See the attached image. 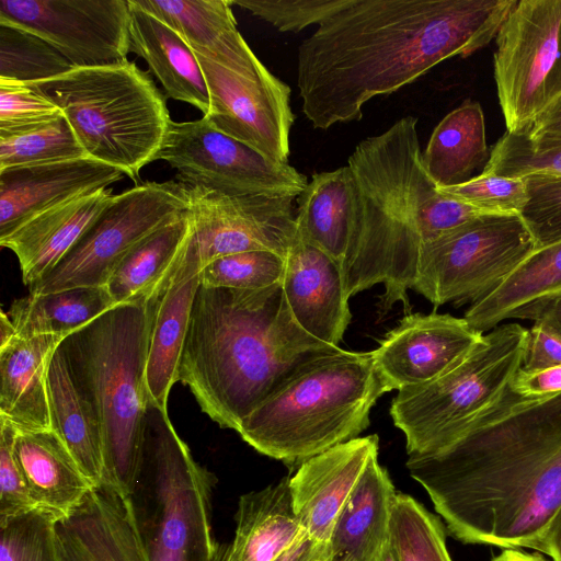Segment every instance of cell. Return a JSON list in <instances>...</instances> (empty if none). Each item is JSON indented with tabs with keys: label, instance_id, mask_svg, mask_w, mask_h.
Segmentation results:
<instances>
[{
	"label": "cell",
	"instance_id": "cell-1",
	"mask_svg": "<svg viewBox=\"0 0 561 561\" xmlns=\"http://www.w3.org/2000/svg\"><path fill=\"white\" fill-rule=\"evenodd\" d=\"M407 468L455 539L538 551L561 505V391L525 397L510 386Z\"/></svg>",
	"mask_w": 561,
	"mask_h": 561
},
{
	"label": "cell",
	"instance_id": "cell-2",
	"mask_svg": "<svg viewBox=\"0 0 561 561\" xmlns=\"http://www.w3.org/2000/svg\"><path fill=\"white\" fill-rule=\"evenodd\" d=\"M516 0H347L298 48L301 110L313 128L359 121L366 102L486 46Z\"/></svg>",
	"mask_w": 561,
	"mask_h": 561
},
{
	"label": "cell",
	"instance_id": "cell-3",
	"mask_svg": "<svg viewBox=\"0 0 561 561\" xmlns=\"http://www.w3.org/2000/svg\"><path fill=\"white\" fill-rule=\"evenodd\" d=\"M330 346L297 324L280 283L262 289L201 285L179 381L214 422L238 432L289 370Z\"/></svg>",
	"mask_w": 561,
	"mask_h": 561
},
{
	"label": "cell",
	"instance_id": "cell-4",
	"mask_svg": "<svg viewBox=\"0 0 561 561\" xmlns=\"http://www.w3.org/2000/svg\"><path fill=\"white\" fill-rule=\"evenodd\" d=\"M417 118L404 116L362 140L348 158L354 185L350 242L341 265L347 296L385 285L382 311L411 289L423 245L421 206L436 188L422 162Z\"/></svg>",
	"mask_w": 561,
	"mask_h": 561
},
{
	"label": "cell",
	"instance_id": "cell-5",
	"mask_svg": "<svg viewBox=\"0 0 561 561\" xmlns=\"http://www.w3.org/2000/svg\"><path fill=\"white\" fill-rule=\"evenodd\" d=\"M391 388L371 352L330 346L297 364L242 421L238 433L256 451L297 469L358 437L376 401Z\"/></svg>",
	"mask_w": 561,
	"mask_h": 561
},
{
	"label": "cell",
	"instance_id": "cell-6",
	"mask_svg": "<svg viewBox=\"0 0 561 561\" xmlns=\"http://www.w3.org/2000/svg\"><path fill=\"white\" fill-rule=\"evenodd\" d=\"M147 305H116L59 344L101 425L105 477L134 493L140 474L145 415Z\"/></svg>",
	"mask_w": 561,
	"mask_h": 561
},
{
	"label": "cell",
	"instance_id": "cell-7",
	"mask_svg": "<svg viewBox=\"0 0 561 561\" xmlns=\"http://www.w3.org/2000/svg\"><path fill=\"white\" fill-rule=\"evenodd\" d=\"M26 87L55 104L88 157L137 182L154 161L171 118L165 99L135 62L73 68Z\"/></svg>",
	"mask_w": 561,
	"mask_h": 561
},
{
	"label": "cell",
	"instance_id": "cell-8",
	"mask_svg": "<svg viewBox=\"0 0 561 561\" xmlns=\"http://www.w3.org/2000/svg\"><path fill=\"white\" fill-rule=\"evenodd\" d=\"M527 336L517 322L497 325L436 378L398 390L390 415L408 456L432 453L500 398L522 367Z\"/></svg>",
	"mask_w": 561,
	"mask_h": 561
},
{
	"label": "cell",
	"instance_id": "cell-9",
	"mask_svg": "<svg viewBox=\"0 0 561 561\" xmlns=\"http://www.w3.org/2000/svg\"><path fill=\"white\" fill-rule=\"evenodd\" d=\"M149 480L152 512L144 534L150 551L180 561H214L219 545L211 530L213 476L192 456L168 411L149 401L139 479Z\"/></svg>",
	"mask_w": 561,
	"mask_h": 561
},
{
	"label": "cell",
	"instance_id": "cell-10",
	"mask_svg": "<svg viewBox=\"0 0 561 561\" xmlns=\"http://www.w3.org/2000/svg\"><path fill=\"white\" fill-rule=\"evenodd\" d=\"M536 249L518 214H484L422 245L411 289L435 307L472 304Z\"/></svg>",
	"mask_w": 561,
	"mask_h": 561
},
{
	"label": "cell",
	"instance_id": "cell-11",
	"mask_svg": "<svg viewBox=\"0 0 561 561\" xmlns=\"http://www.w3.org/2000/svg\"><path fill=\"white\" fill-rule=\"evenodd\" d=\"M188 208L185 187L175 180L145 182L113 195L66 256L28 287L30 294L105 286L134 245Z\"/></svg>",
	"mask_w": 561,
	"mask_h": 561
},
{
	"label": "cell",
	"instance_id": "cell-12",
	"mask_svg": "<svg viewBox=\"0 0 561 561\" xmlns=\"http://www.w3.org/2000/svg\"><path fill=\"white\" fill-rule=\"evenodd\" d=\"M494 78L507 131L561 95V0H520L496 34Z\"/></svg>",
	"mask_w": 561,
	"mask_h": 561
},
{
	"label": "cell",
	"instance_id": "cell-13",
	"mask_svg": "<svg viewBox=\"0 0 561 561\" xmlns=\"http://www.w3.org/2000/svg\"><path fill=\"white\" fill-rule=\"evenodd\" d=\"M156 160L176 170L175 181L229 194L298 197L308 185L288 162L270 159L215 129L204 118L171 122Z\"/></svg>",
	"mask_w": 561,
	"mask_h": 561
},
{
	"label": "cell",
	"instance_id": "cell-14",
	"mask_svg": "<svg viewBox=\"0 0 561 561\" xmlns=\"http://www.w3.org/2000/svg\"><path fill=\"white\" fill-rule=\"evenodd\" d=\"M182 185L193 218L183 265L201 272L218 257L255 250L273 251L285 257L296 236L295 198Z\"/></svg>",
	"mask_w": 561,
	"mask_h": 561
},
{
	"label": "cell",
	"instance_id": "cell-15",
	"mask_svg": "<svg viewBox=\"0 0 561 561\" xmlns=\"http://www.w3.org/2000/svg\"><path fill=\"white\" fill-rule=\"evenodd\" d=\"M129 21L128 0H0V22L38 35L75 68L126 61Z\"/></svg>",
	"mask_w": 561,
	"mask_h": 561
},
{
	"label": "cell",
	"instance_id": "cell-16",
	"mask_svg": "<svg viewBox=\"0 0 561 561\" xmlns=\"http://www.w3.org/2000/svg\"><path fill=\"white\" fill-rule=\"evenodd\" d=\"M195 55L206 78L210 102L203 117L215 129L265 157L287 162L295 119L288 84L264 65L256 71L241 73Z\"/></svg>",
	"mask_w": 561,
	"mask_h": 561
},
{
	"label": "cell",
	"instance_id": "cell-17",
	"mask_svg": "<svg viewBox=\"0 0 561 561\" xmlns=\"http://www.w3.org/2000/svg\"><path fill=\"white\" fill-rule=\"evenodd\" d=\"M55 529L62 561H151L133 493L106 477Z\"/></svg>",
	"mask_w": 561,
	"mask_h": 561
},
{
	"label": "cell",
	"instance_id": "cell-18",
	"mask_svg": "<svg viewBox=\"0 0 561 561\" xmlns=\"http://www.w3.org/2000/svg\"><path fill=\"white\" fill-rule=\"evenodd\" d=\"M465 318L410 313L371 351L391 390L427 382L459 362L482 337Z\"/></svg>",
	"mask_w": 561,
	"mask_h": 561
},
{
	"label": "cell",
	"instance_id": "cell-19",
	"mask_svg": "<svg viewBox=\"0 0 561 561\" xmlns=\"http://www.w3.org/2000/svg\"><path fill=\"white\" fill-rule=\"evenodd\" d=\"M124 172L90 157L0 171V239L36 215L107 188Z\"/></svg>",
	"mask_w": 561,
	"mask_h": 561
},
{
	"label": "cell",
	"instance_id": "cell-20",
	"mask_svg": "<svg viewBox=\"0 0 561 561\" xmlns=\"http://www.w3.org/2000/svg\"><path fill=\"white\" fill-rule=\"evenodd\" d=\"M280 284L297 324L316 340L339 346L352 319L339 263L296 233Z\"/></svg>",
	"mask_w": 561,
	"mask_h": 561
},
{
	"label": "cell",
	"instance_id": "cell-21",
	"mask_svg": "<svg viewBox=\"0 0 561 561\" xmlns=\"http://www.w3.org/2000/svg\"><path fill=\"white\" fill-rule=\"evenodd\" d=\"M378 449L377 435L356 437L296 469L289 488L294 510L308 536L328 543L337 515Z\"/></svg>",
	"mask_w": 561,
	"mask_h": 561
},
{
	"label": "cell",
	"instance_id": "cell-22",
	"mask_svg": "<svg viewBox=\"0 0 561 561\" xmlns=\"http://www.w3.org/2000/svg\"><path fill=\"white\" fill-rule=\"evenodd\" d=\"M201 272L180 263L146 302L148 310L145 383L149 401L168 411L186 340L193 302L201 286Z\"/></svg>",
	"mask_w": 561,
	"mask_h": 561
},
{
	"label": "cell",
	"instance_id": "cell-23",
	"mask_svg": "<svg viewBox=\"0 0 561 561\" xmlns=\"http://www.w3.org/2000/svg\"><path fill=\"white\" fill-rule=\"evenodd\" d=\"M113 195L111 188H103L76 197L36 215L0 239V245L16 256L23 283L30 287L53 270Z\"/></svg>",
	"mask_w": 561,
	"mask_h": 561
},
{
	"label": "cell",
	"instance_id": "cell-24",
	"mask_svg": "<svg viewBox=\"0 0 561 561\" xmlns=\"http://www.w3.org/2000/svg\"><path fill=\"white\" fill-rule=\"evenodd\" d=\"M175 32L195 54L230 70L263 66L237 28L231 0H133Z\"/></svg>",
	"mask_w": 561,
	"mask_h": 561
},
{
	"label": "cell",
	"instance_id": "cell-25",
	"mask_svg": "<svg viewBox=\"0 0 561 561\" xmlns=\"http://www.w3.org/2000/svg\"><path fill=\"white\" fill-rule=\"evenodd\" d=\"M66 336H14L0 347V416L19 432L51 430L47 369Z\"/></svg>",
	"mask_w": 561,
	"mask_h": 561
},
{
	"label": "cell",
	"instance_id": "cell-26",
	"mask_svg": "<svg viewBox=\"0 0 561 561\" xmlns=\"http://www.w3.org/2000/svg\"><path fill=\"white\" fill-rule=\"evenodd\" d=\"M396 494L387 470L374 457L335 519L329 561H377L390 540Z\"/></svg>",
	"mask_w": 561,
	"mask_h": 561
},
{
	"label": "cell",
	"instance_id": "cell-27",
	"mask_svg": "<svg viewBox=\"0 0 561 561\" xmlns=\"http://www.w3.org/2000/svg\"><path fill=\"white\" fill-rule=\"evenodd\" d=\"M129 1V53L140 56L167 96L209 110V93L201 64L186 41L168 24Z\"/></svg>",
	"mask_w": 561,
	"mask_h": 561
},
{
	"label": "cell",
	"instance_id": "cell-28",
	"mask_svg": "<svg viewBox=\"0 0 561 561\" xmlns=\"http://www.w3.org/2000/svg\"><path fill=\"white\" fill-rule=\"evenodd\" d=\"M561 295V241L536 249L494 290L472 302L465 319L484 334L507 319L534 322Z\"/></svg>",
	"mask_w": 561,
	"mask_h": 561
},
{
	"label": "cell",
	"instance_id": "cell-29",
	"mask_svg": "<svg viewBox=\"0 0 561 561\" xmlns=\"http://www.w3.org/2000/svg\"><path fill=\"white\" fill-rule=\"evenodd\" d=\"M226 561H274L307 534L294 510L289 478L240 496Z\"/></svg>",
	"mask_w": 561,
	"mask_h": 561
},
{
	"label": "cell",
	"instance_id": "cell-30",
	"mask_svg": "<svg viewBox=\"0 0 561 561\" xmlns=\"http://www.w3.org/2000/svg\"><path fill=\"white\" fill-rule=\"evenodd\" d=\"M14 455L35 507L57 519L70 513L93 486L53 430L19 432Z\"/></svg>",
	"mask_w": 561,
	"mask_h": 561
},
{
	"label": "cell",
	"instance_id": "cell-31",
	"mask_svg": "<svg viewBox=\"0 0 561 561\" xmlns=\"http://www.w3.org/2000/svg\"><path fill=\"white\" fill-rule=\"evenodd\" d=\"M47 392L51 430L91 484L100 483L106 474L101 425L91 403L76 383L59 345L48 365Z\"/></svg>",
	"mask_w": 561,
	"mask_h": 561
},
{
	"label": "cell",
	"instance_id": "cell-32",
	"mask_svg": "<svg viewBox=\"0 0 561 561\" xmlns=\"http://www.w3.org/2000/svg\"><path fill=\"white\" fill-rule=\"evenodd\" d=\"M192 225L188 208L131 248L105 284L115 305H145L153 296L180 265Z\"/></svg>",
	"mask_w": 561,
	"mask_h": 561
},
{
	"label": "cell",
	"instance_id": "cell-33",
	"mask_svg": "<svg viewBox=\"0 0 561 561\" xmlns=\"http://www.w3.org/2000/svg\"><path fill=\"white\" fill-rule=\"evenodd\" d=\"M355 185L348 165L314 173L298 196L296 233L341 266L348 248Z\"/></svg>",
	"mask_w": 561,
	"mask_h": 561
},
{
	"label": "cell",
	"instance_id": "cell-34",
	"mask_svg": "<svg viewBox=\"0 0 561 561\" xmlns=\"http://www.w3.org/2000/svg\"><path fill=\"white\" fill-rule=\"evenodd\" d=\"M489 160L481 105L466 100L434 128L422 152L425 171L437 187L459 185Z\"/></svg>",
	"mask_w": 561,
	"mask_h": 561
},
{
	"label": "cell",
	"instance_id": "cell-35",
	"mask_svg": "<svg viewBox=\"0 0 561 561\" xmlns=\"http://www.w3.org/2000/svg\"><path fill=\"white\" fill-rule=\"evenodd\" d=\"M115 306L105 286L75 287L16 299L8 316L18 336H68Z\"/></svg>",
	"mask_w": 561,
	"mask_h": 561
},
{
	"label": "cell",
	"instance_id": "cell-36",
	"mask_svg": "<svg viewBox=\"0 0 561 561\" xmlns=\"http://www.w3.org/2000/svg\"><path fill=\"white\" fill-rule=\"evenodd\" d=\"M390 541L399 561H451L442 520L403 493L393 499Z\"/></svg>",
	"mask_w": 561,
	"mask_h": 561
},
{
	"label": "cell",
	"instance_id": "cell-37",
	"mask_svg": "<svg viewBox=\"0 0 561 561\" xmlns=\"http://www.w3.org/2000/svg\"><path fill=\"white\" fill-rule=\"evenodd\" d=\"M75 67L50 44L21 26L0 22V80H48Z\"/></svg>",
	"mask_w": 561,
	"mask_h": 561
},
{
	"label": "cell",
	"instance_id": "cell-38",
	"mask_svg": "<svg viewBox=\"0 0 561 561\" xmlns=\"http://www.w3.org/2000/svg\"><path fill=\"white\" fill-rule=\"evenodd\" d=\"M85 157L64 114L36 128L0 136V171Z\"/></svg>",
	"mask_w": 561,
	"mask_h": 561
},
{
	"label": "cell",
	"instance_id": "cell-39",
	"mask_svg": "<svg viewBox=\"0 0 561 561\" xmlns=\"http://www.w3.org/2000/svg\"><path fill=\"white\" fill-rule=\"evenodd\" d=\"M482 173L506 178L561 175V140L534 139L525 130L506 131L493 146Z\"/></svg>",
	"mask_w": 561,
	"mask_h": 561
},
{
	"label": "cell",
	"instance_id": "cell-40",
	"mask_svg": "<svg viewBox=\"0 0 561 561\" xmlns=\"http://www.w3.org/2000/svg\"><path fill=\"white\" fill-rule=\"evenodd\" d=\"M56 519L39 508L0 519V561H62Z\"/></svg>",
	"mask_w": 561,
	"mask_h": 561
},
{
	"label": "cell",
	"instance_id": "cell-41",
	"mask_svg": "<svg viewBox=\"0 0 561 561\" xmlns=\"http://www.w3.org/2000/svg\"><path fill=\"white\" fill-rule=\"evenodd\" d=\"M285 257L255 250L218 257L201 271V285L234 289H262L280 283Z\"/></svg>",
	"mask_w": 561,
	"mask_h": 561
},
{
	"label": "cell",
	"instance_id": "cell-42",
	"mask_svg": "<svg viewBox=\"0 0 561 561\" xmlns=\"http://www.w3.org/2000/svg\"><path fill=\"white\" fill-rule=\"evenodd\" d=\"M527 193L519 213L537 249L561 241V175L533 173L523 176Z\"/></svg>",
	"mask_w": 561,
	"mask_h": 561
},
{
	"label": "cell",
	"instance_id": "cell-43",
	"mask_svg": "<svg viewBox=\"0 0 561 561\" xmlns=\"http://www.w3.org/2000/svg\"><path fill=\"white\" fill-rule=\"evenodd\" d=\"M437 190L484 214L519 215L527 199L524 178L485 173L459 185L437 187Z\"/></svg>",
	"mask_w": 561,
	"mask_h": 561
},
{
	"label": "cell",
	"instance_id": "cell-44",
	"mask_svg": "<svg viewBox=\"0 0 561 561\" xmlns=\"http://www.w3.org/2000/svg\"><path fill=\"white\" fill-rule=\"evenodd\" d=\"M60 115L55 104L24 83L0 80V136L36 128Z\"/></svg>",
	"mask_w": 561,
	"mask_h": 561
},
{
	"label": "cell",
	"instance_id": "cell-45",
	"mask_svg": "<svg viewBox=\"0 0 561 561\" xmlns=\"http://www.w3.org/2000/svg\"><path fill=\"white\" fill-rule=\"evenodd\" d=\"M347 0H231L280 32L297 33L311 24L320 25Z\"/></svg>",
	"mask_w": 561,
	"mask_h": 561
},
{
	"label": "cell",
	"instance_id": "cell-46",
	"mask_svg": "<svg viewBox=\"0 0 561 561\" xmlns=\"http://www.w3.org/2000/svg\"><path fill=\"white\" fill-rule=\"evenodd\" d=\"M18 433L9 421L0 416V519L36 508L14 455Z\"/></svg>",
	"mask_w": 561,
	"mask_h": 561
},
{
	"label": "cell",
	"instance_id": "cell-47",
	"mask_svg": "<svg viewBox=\"0 0 561 561\" xmlns=\"http://www.w3.org/2000/svg\"><path fill=\"white\" fill-rule=\"evenodd\" d=\"M561 364V336L541 322L528 329L522 364L525 371H536Z\"/></svg>",
	"mask_w": 561,
	"mask_h": 561
},
{
	"label": "cell",
	"instance_id": "cell-48",
	"mask_svg": "<svg viewBox=\"0 0 561 561\" xmlns=\"http://www.w3.org/2000/svg\"><path fill=\"white\" fill-rule=\"evenodd\" d=\"M511 388L520 396L540 397L561 391V364L536 371L517 370Z\"/></svg>",
	"mask_w": 561,
	"mask_h": 561
},
{
	"label": "cell",
	"instance_id": "cell-49",
	"mask_svg": "<svg viewBox=\"0 0 561 561\" xmlns=\"http://www.w3.org/2000/svg\"><path fill=\"white\" fill-rule=\"evenodd\" d=\"M214 561H226L225 545L219 547ZM274 561H329L328 543L319 542L305 534Z\"/></svg>",
	"mask_w": 561,
	"mask_h": 561
},
{
	"label": "cell",
	"instance_id": "cell-50",
	"mask_svg": "<svg viewBox=\"0 0 561 561\" xmlns=\"http://www.w3.org/2000/svg\"><path fill=\"white\" fill-rule=\"evenodd\" d=\"M523 130L534 139L561 140V95Z\"/></svg>",
	"mask_w": 561,
	"mask_h": 561
},
{
	"label": "cell",
	"instance_id": "cell-51",
	"mask_svg": "<svg viewBox=\"0 0 561 561\" xmlns=\"http://www.w3.org/2000/svg\"><path fill=\"white\" fill-rule=\"evenodd\" d=\"M538 551L548 556L552 561H561V505L550 519Z\"/></svg>",
	"mask_w": 561,
	"mask_h": 561
},
{
	"label": "cell",
	"instance_id": "cell-52",
	"mask_svg": "<svg viewBox=\"0 0 561 561\" xmlns=\"http://www.w3.org/2000/svg\"><path fill=\"white\" fill-rule=\"evenodd\" d=\"M541 322L561 336V295L551 300L535 322Z\"/></svg>",
	"mask_w": 561,
	"mask_h": 561
},
{
	"label": "cell",
	"instance_id": "cell-53",
	"mask_svg": "<svg viewBox=\"0 0 561 561\" xmlns=\"http://www.w3.org/2000/svg\"><path fill=\"white\" fill-rule=\"evenodd\" d=\"M491 561H548L539 553H527L519 549H505Z\"/></svg>",
	"mask_w": 561,
	"mask_h": 561
},
{
	"label": "cell",
	"instance_id": "cell-54",
	"mask_svg": "<svg viewBox=\"0 0 561 561\" xmlns=\"http://www.w3.org/2000/svg\"><path fill=\"white\" fill-rule=\"evenodd\" d=\"M14 336H16L15 328L8 312L2 310L0 316V347L7 345Z\"/></svg>",
	"mask_w": 561,
	"mask_h": 561
},
{
	"label": "cell",
	"instance_id": "cell-55",
	"mask_svg": "<svg viewBox=\"0 0 561 561\" xmlns=\"http://www.w3.org/2000/svg\"><path fill=\"white\" fill-rule=\"evenodd\" d=\"M377 561H399L397 551L390 540L383 546Z\"/></svg>",
	"mask_w": 561,
	"mask_h": 561
}]
</instances>
